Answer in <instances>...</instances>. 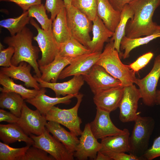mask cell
Returning <instances> with one entry per match:
<instances>
[{"mask_svg":"<svg viewBox=\"0 0 160 160\" xmlns=\"http://www.w3.org/2000/svg\"><path fill=\"white\" fill-rule=\"evenodd\" d=\"M128 4L134 15L127 24V37L134 38L148 36L160 30V25L152 19L155 10L160 6V0H132Z\"/></svg>","mask_w":160,"mask_h":160,"instance_id":"obj_1","label":"cell"},{"mask_svg":"<svg viewBox=\"0 0 160 160\" xmlns=\"http://www.w3.org/2000/svg\"><path fill=\"white\" fill-rule=\"evenodd\" d=\"M33 37L32 31L25 26L16 35L5 37L3 42L15 49L11 60L12 65L17 66L22 62H26L33 67L36 75L40 78L41 73L37 61L40 50L38 47L33 45Z\"/></svg>","mask_w":160,"mask_h":160,"instance_id":"obj_2","label":"cell"},{"mask_svg":"<svg viewBox=\"0 0 160 160\" xmlns=\"http://www.w3.org/2000/svg\"><path fill=\"white\" fill-rule=\"evenodd\" d=\"M119 55L114 47L113 41L110 40L100 54L96 64L103 67L111 76L119 80L122 86L132 85L137 78L135 72L129 65L121 62Z\"/></svg>","mask_w":160,"mask_h":160,"instance_id":"obj_3","label":"cell"},{"mask_svg":"<svg viewBox=\"0 0 160 160\" xmlns=\"http://www.w3.org/2000/svg\"><path fill=\"white\" fill-rule=\"evenodd\" d=\"M134 121L135 124L129 138V153L144 160L142 156L148 148L155 121L151 116H141L138 115Z\"/></svg>","mask_w":160,"mask_h":160,"instance_id":"obj_4","label":"cell"},{"mask_svg":"<svg viewBox=\"0 0 160 160\" xmlns=\"http://www.w3.org/2000/svg\"><path fill=\"white\" fill-rule=\"evenodd\" d=\"M83 96V94L79 93L76 97V103L71 108L62 109L53 106L46 115L47 121L58 123L66 127L76 136H80L82 132L80 127L82 121L78 116V112Z\"/></svg>","mask_w":160,"mask_h":160,"instance_id":"obj_5","label":"cell"},{"mask_svg":"<svg viewBox=\"0 0 160 160\" xmlns=\"http://www.w3.org/2000/svg\"><path fill=\"white\" fill-rule=\"evenodd\" d=\"M68 26L72 36L87 47L91 40L92 24L88 17L72 5L66 9Z\"/></svg>","mask_w":160,"mask_h":160,"instance_id":"obj_6","label":"cell"},{"mask_svg":"<svg viewBox=\"0 0 160 160\" xmlns=\"http://www.w3.org/2000/svg\"><path fill=\"white\" fill-rule=\"evenodd\" d=\"M30 23L38 32L37 35L33 39L37 42L41 52V58L38 61L39 66H44L52 62L58 54L60 44L54 37L52 29H43L33 18H31Z\"/></svg>","mask_w":160,"mask_h":160,"instance_id":"obj_7","label":"cell"},{"mask_svg":"<svg viewBox=\"0 0 160 160\" xmlns=\"http://www.w3.org/2000/svg\"><path fill=\"white\" fill-rule=\"evenodd\" d=\"M160 77V54L155 58L153 68L150 72L142 79L137 78L135 83L139 87L144 103L148 106L155 104L157 83Z\"/></svg>","mask_w":160,"mask_h":160,"instance_id":"obj_8","label":"cell"},{"mask_svg":"<svg viewBox=\"0 0 160 160\" xmlns=\"http://www.w3.org/2000/svg\"><path fill=\"white\" fill-rule=\"evenodd\" d=\"M33 140V145L47 152L56 160H73V153L70 152L65 146L45 129L40 135H30Z\"/></svg>","mask_w":160,"mask_h":160,"instance_id":"obj_9","label":"cell"},{"mask_svg":"<svg viewBox=\"0 0 160 160\" xmlns=\"http://www.w3.org/2000/svg\"><path fill=\"white\" fill-rule=\"evenodd\" d=\"M141 98L139 89L135 85L124 87L123 92L119 108V119L124 123L134 121L138 114L137 113L138 102Z\"/></svg>","mask_w":160,"mask_h":160,"instance_id":"obj_10","label":"cell"},{"mask_svg":"<svg viewBox=\"0 0 160 160\" xmlns=\"http://www.w3.org/2000/svg\"><path fill=\"white\" fill-rule=\"evenodd\" d=\"M83 76L94 95L107 88L122 86L119 80L111 76L103 67L96 64Z\"/></svg>","mask_w":160,"mask_h":160,"instance_id":"obj_11","label":"cell"},{"mask_svg":"<svg viewBox=\"0 0 160 160\" xmlns=\"http://www.w3.org/2000/svg\"><path fill=\"white\" fill-rule=\"evenodd\" d=\"M46 116L42 114L38 109L33 110L24 102L21 110V114L17 123L28 135H41L46 129L47 122Z\"/></svg>","mask_w":160,"mask_h":160,"instance_id":"obj_12","label":"cell"},{"mask_svg":"<svg viewBox=\"0 0 160 160\" xmlns=\"http://www.w3.org/2000/svg\"><path fill=\"white\" fill-rule=\"evenodd\" d=\"M102 145L95 137L91 131L90 124H86L79 138L73 156L79 160H86L89 158L95 160L97 152Z\"/></svg>","mask_w":160,"mask_h":160,"instance_id":"obj_13","label":"cell"},{"mask_svg":"<svg viewBox=\"0 0 160 160\" xmlns=\"http://www.w3.org/2000/svg\"><path fill=\"white\" fill-rule=\"evenodd\" d=\"M96 109L95 118L89 124L91 131L97 139H102L124 132L125 128L121 130L114 124L110 117V113L97 108Z\"/></svg>","mask_w":160,"mask_h":160,"instance_id":"obj_14","label":"cell"},{"mask_svg":"<svg viewBox=\"0 0 160 160\" xmlns=\"http://www.w3.org/2000/svg\"><path fill=\"white\" fill-rule=\"evenodd\" d=\"M101 52H90L75 57L71 63L62 71L58 79L87 73L96 64Z\"/></svg>","mask_w":160,"mask_h":160,"instance_id":"obj_15","label":"cell"},{"mask_svg":"<svg viewBox=\"0 0 160 160\" xmlns=\"http://www.w3.org/2000/svg\"><path fill=\"white\" fill-rule=\"evenodd\" d=\"M124 89L122 86L113 87L103 89L95 95L93 100L96 108L110 113L116 109Z\"/></svg>","mask_w":160,"mask_h":160,"instance_id":"obj_16","label":"cell"},{"mask_svg":"<svg viewBox=\"0 0 160 160\" xmlns=\"http://www.w3.org/2000/svg\"><path fill=\"white\" fill-rule=\"evenodd\" d=\"M39 83L41 88H47L53 91L56 97L63 96L68 95H77L84 83V80L82 75L73 76L69 81L62 83L47 82L42 80L36 75L34 76Z\"/></svg>","mask_w":160,"mask_h":160,"instance_id":"obj_17","label":"cell"},{"mask_svg":"<svg viewBox=\"0 0 160 160\" xmlns=\"http://www.w3.org/2000/svg\"><path fill=\"white\" fill-rule=\"evenodd\" d=\"M31 67L26 62H22L17 66L11 64L9 67L1 68L0 73L12 79L23 81L27 87H32L39 90L41 88L39 83L31 73Z\"/></svg>","mask_w":160,"mask_h":160,"instance_id":"obj_18","label":"cell"},{"mask_svg":"<svg viewBox=\"0 0 160 160\" xmlns=\"http://www.w3.org/2000/svg\"><path fill=\"white\" fill-rule=\"evenodd\" d=\"M92 22L93 37L87 47L91 52H102L105 43L112 37L113 32L106 26L97 15Z\"/></svg>","mask_w":160,"mask_h":160,"instance_id":"obj_19","label":"cell"},{"mask_svg":"<svg viewBox=\"0 0 160 160\" xmlns=\"http://www.w3.org/2000/svg\"><path fill=\"white\" fill-rule=\"evenodd\" d=\"M74 57L58 54L50 63L39 67L41 73L40 78L46 82H56L61 72L66 66L71 63Z\"/></svg>","mask_w":160,"mask_h":160,"instance_id":"obj_20","label":"cell"},{"mask_svg":"<svg viewBox=\"0 0 160 160\" xmlns=\"http://www.w3.org/2000/svg\"><path fill=\"white\" fill-rule=\"evenodd\" d=\"M47 130L62 143L70 153H73L79 143L77 136L69 132L56 122L48 121L45 125Z\"/></svg>","mask_w":160,"mask_h":160,"instance_id":"obj_21","label":"cell"},{"mask_svg":"<svg viewBox=\"0 0 160 160\" xmlns=\"http://www.w3.org/2000/svg\"><path fill=\"white\" fill-rule=\"evenodd\" d=\"M45 93H41L33 98L25 100L26 102L34 106L42 114L45 116L55 105L60 103L69 104L71 102V99L76 97L77 95L52 97L46 95Z\"/></svg>","mask_w":160,"mask_h":160,"instance_id":"obj_22","label":"cell"},{"mask_svg":"<svg viewBox=\"0 0 160 160\" xmlns=\"http://www.w3.org/2000/svg\"><path fill=\"white\" fill-rule=\"evenodd\" d=\"M0 139L7 145L17 141H23L31 146L34 143L33 140L25 133L17 123L0 124Z\"/></svg>","mask_w":160,"mask_h":160,"instance_id":"obj_23","label":"cell"},{"mask_svg":"<svg viewBox=\"0 0 160 160\" xmlns=\"http://www.w3.org/2000/svg\"><path fill=\"white\" fill-rule=\"evenodd\" d=\"M97 14L106 26L114 32L120 19L121 12L113 8L108 0H97Z\"/></svg>","mask_w":160,"mask_h":160,"instance_id":"obj_24","label":"cell"},{"mask_svg":"<svg viewBox=\"0 0 160 160\" xmlns=\"http://www.w3.org/2000/svg\"><path fill=\"white\" fill-rule=\"evenodd\" d=\"M0 84L2 86V87H0L1 92H15L20 95L24 100L33 98L46 91L45 88H42L39 90L27 89L21 84L15 83L12 78L1 73Z\"/></svg>","mask_w":160,"mask_h":160,"instance_id":"obj_25","label":"cell"},{"mask_svg":"<svg viewBox=\"0 0 160 160\" xmlns=\"http://www.w3.org/2000/svg\"><path fill=\"white\" fill-rule=\"evenodd\" d=\"M130 133L128 129L125 128L124 133L119 135L108 136L102 139L101 152L107 151L129 153V151Z\"/></svg>","mask_w":160,"mask_h":160,"instance_id":"obj_26","label":"cell"},{"mask_svg":"<svg viewBox=\"0 0 160 160\" xmlns=\"http://www.w3.org/2000/svg\"><path fill=\"white\" fill-rule=\"evenodd\" d=\"M52 31L56 40L60 44L72 37L68 25L65 7L61 10L53 21Z\"/></svg>","mask_w":160,"mask_h":160,"instance_id":"obj_27","label":"cell"},{"mask_svg":"<svg viewBox=\"0 0 160 160\" xmlns=\"http://www.w3.org/2000/svg\"><path fill=\"white\" fill-rule=\"evenodd\" d=\"M159 38H160V30L152 34L144 37L129 38L124 36L120 43V51L124 50L121 56L124 59L128 58L129 56L131 51L134 49L147 44L153 39Z\"/></svg>","mask_w":160,"mask_h":160,"instance_id":"obj_28","label":"cell"},{"mask_svg":"<svg viewBox=\"0 0 160 160\" xmlns=\"http://www.w3.org/2000/svg\"><path fill=\"white\" fill-rule=\"evenodd\" d=\"M24 99L19 94L13 92H2L0 95V107L9 110L18 118L21 114Z\"/></svg>","mask_w":160,"mask_h":160,"instance_id":"obj_29","label":"cell"},{"mask_svg":"<svg viewBox=\"0 0 160 160\" xmlns=\"http://www.w3.org/2000/svg\"><path fill=\"white\" fill-rule=\"evenodd\" d=\"M133 15L132 9L128 4H126L121 12L120 20L110 39L113 41L114 47L119 55L121 54L120 43L123 37L125 36V30L127 22L133 17Z\"/></svg>","mask_w":160,"mask_h":160,"instance_id":"obj_30","label":"cell"},{"mask_svg":"<svg viewBox=\"0 0 160 160\" xmlns=\"http://www.w3.org/2000/svg\"><path fill=\"white\" fill-rule=\"evenodd\" d=\"M91 52L90 50L72 37L69 39L60 44L58 55L60 56L76 57Z\"/></svg>","mask_w":160,"mask_h":160,"instance_id":"obj_31","label":"cell"},{"mask_svg":"<svg viewBox=\"0 0 160 160\" xmlns=\"http://www.w3.org/2000/svg\"><path fill=\"white\" fill-rule=\"evenodd\" d=\"M28 11L23 12L19 16L2 20L0 21L1 27L7 29L11 36H14L20 32L30 23L31 19Z\"/></svg>","mask_w":160,"mask_h":160,"instance_id":"obj_32","label":"cell"},{"mask_svg":"<svg viewBox=\"0 0 160 160\" xmlns=\"http://www.w3.org/2000/svg\"><path fill=\"white\" fill-rule=\"evenodd\" d=\"M44 6L41 3L31 7L27 10L29 17L35 18L41 25V28L46 31L52 29V20L48 17Z\"/></svg>","mask_w":160,"mask_h":160,"instance_id":"obj_33","label":"cell"},{"mask_svg":"<svg viewBox=\"0 0 160 160\" xmlns=\"http://www.w3.org/2000/svg\"><path fill=\"white\" fill-rule=\"evenodd\" d=\"M30 146L15 148L0 142V160H21Z\"/></svg>","mask_w":160,"mask_h":160,"instance_id":"obj_34","label":"cell"},{"mask_svg":"<svg viewBox=\"0 0 160 160\" xmlns=\"http://www.w3.org/2000/svg\"><path fill=\"white\" fill-rule=\"evenodd\" d=\"M71 4L92 21L97 16V0H71Z\"/></svg>","mask_w":160,"mask_h":160,"instance_id":"obj_35","label":"cell"},{"mask_svg":"<svg viewBox=\"0 0 160 160\" xmlns=\"http://www.w3.org/2000/svg\"><path fill=\"white\" fill-rule=\"evenodd\" d=\"M26 151L21 160H55L51 156L44 150L32 145Z\"/></svg>","mask_w":160,"mask_h":160,"instance_id":"obj_36","label":"cell"},{"mask_svg":"<svg viewBox=\"0 0 160 160\" xmlns=\"http://www.w3.org/2000/svg\"><path fill=\"white\" fill-rule=\"evenodd\" d=\"M44 6L47 12L50 13V19L52 21L61 10L65 7L63 0H46Z\"/></svg>","mask_w":160,"mask_h":160,"instance_id":"obj_37","label":"cell"},{"mask_svg":"<svg viewBox=\"0 0 160 160\" xmlns=\"http://www.w3.org/2000/svg\"><path fill=\"white\" fill-rule=\"evenodd\" d=\"M151 52H148L139 57L133 63L129 65L130 68L135 73L145 67L153 56Z\"/></svg>","mask_w":160,"mask_h":160,"instance_id":"obj_38","label":"cell"},{"mask_svg":"<svg viewBox=\"0 0 160 160\" xmlns=\"http://www.w3.org/2000/svg\"><path fill=\"white\" fill-rule=\"evenodd\" d=\"M160 156V135L156 138L152 146L146 151L142 156L144 160H152Z\"/></svg>","mask_w":160,"mask_h":160,"instance_id":"obj_39","label":"cell"},{"mask_svg":"<svg viewBox=\"0 0 160 160\" xmlns=\"http://www.w3.org/2000/svg\"><path fill=\"white\" fill-rule=\"evenodd\" d=\"M15 52L14 48L10 46L7 48L0 49V66L9 67L11 64V60Z\"/></svg>","mask_w":160,"mask_h":160,"instance_id":"obj_40","label":"cell"},{"mask_svg":"<svg viewBox=\"0 0 160 160\" xmlns=\"http://www.w3.org/2000/svg\"><path fill=\"white\" fill-rule=\"evenodd\" d=\"M114 160H142L143 159L132 154H127L124 152L107 151L102 152Z\"/></svg>","mask_w":160,"mask_h":160,"instance_id":"obj_41","label":"cell"},{"mask_svg":"<svg viewBox=\"0 0 160 160\" xmlns=\"http://www.w3.org/2000/svg\"><path fill=\"white\" fill-rule=\"evenodd\" d=\"M0 1L14 3L22 9L23 12L27 11L32 5L40 4L41 2V0H0Z\"/></svg>","mask_w":160,"mask_h":160,"instance_id":"obj_42","label":"cell"},{"mask_svg":"<svg viewBox=\"0 0 160 160\" xmlns=\"http://www.w3.org/2000/svg\"><path fill=\"white\" fill-rule=\"evenodd\" d=\"M19 119V118L11 112L2 109H0V122L6 121L9 123H15L17 122Z\"/></svg>","mask_w":160,"mask_h":160,"instance_id":"obj_43","label":"cell"},{"mask_svg":"<svg viewBox=\"0 0 160 160\" xmlns=\"http://www.w3.org/2000/svg\"><path fill=\"white\" fill-rule=\"evenodd\" d=\"M132 0H108L113 8L121 12L124 7Z\"/></svg>","mask_w":160,"mask_h":160,"instance_id":"obj_44","label":"cell"},{"mask_svg":"<svg viewBox=\"0 0 160 160\" xmlns=\"http://www.w3.org/2000/svg\"><path fill=\"white\" fill-rule=\"evenodd\" d=\"M95 160H112V159L107 155L99 151L97 152Z\"/></svg>","mask_w":160,"mask_h":160,"instance_id":"obj_45","label":"cell"},{"mask_svg":"<svg viewBox=\"0 0 160 160\" xmlns=\"http://www.w3.org/2000/svg\"><path fill=\"white\" fill-rule=\"evenodd\" d=\"M155 104L160 105V90H156Z\"/></svg>","mask_w":160,"mask_h":160,"instance_id":"obj_46","label":"cell"},{"mask_svg":"<svg viewBox=\"0 0 160 160\" xmlns=\"http://www.w3.org/2000/svg\"><path fill=\"white\" fill-rule=\"evenodd\" d=\"M66 9H68L72 6L71 0H63Z\"/></svg>","mask_w":160,"mask_h":160,"instance_id":"obj_47","label":"cell"}]
</instances>
